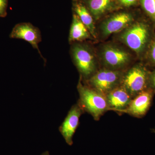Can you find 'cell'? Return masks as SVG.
Wrapping results in <instances>:
<instances>
[{
  "mask_svg": "<svg viewBox=\"0 0 155 155\" xmlns=\"http://www.w3.org/2000/svg\"><path fill=\"white\" fill-rule=\"evenodd\" d=\"M132 17L130 14L119 13L108 19L103 24L102 31L104 35L119 32L125 28L132 21Z\"/></svg>",
  "mask_w": 155,
  "mask_h": 155,
  "instance_id": "obj_10",
  "label": "cell"
},
{
  "mask_svg": "<svg viewBox=\"0 0 155 155\" xmlns=\"http://www.w3.org/2000/svg\"><path fill=\"white\" fill-rule=\"evenodd\" d=\"M74 1H76V0H74Z\"/></svg>",
  "mask_w": 155,
  "mask_h": 155,
  "instance_id": "obj_21",
  "label": "cell"
},
{
  "mask_svg": "<svg viewBox=\"0 0 155 155\" xmlns=\"http://www.w3.org/2000/svg\"><path fill=\"white\" fill-rule=\"evenodd\" d=\"M153 97L152 92L150 91L141 92L132 99L125 112L135 117L143 116L149 109Z\"/></svg>",
  "mask_w": 155,
  "mask_h": 155,
  "instance_id": "obj_8",
  "label": "cell"
},
{
  "mask_svg": "<svg viewBox=\"0 0 155 155\" xmlns=\"http://www.w3.org/2000/svg\"><path fill=\"white\" fill-rule=\"evenodd\" d=\"M151 57L153 61L155 63V41L152 46L151 50Z\"/></svg>",
  "mask_w": 155,
  "mask_h": 155,
  "instance_id": "obj_18",
  "label": "cell"
},
{
  "mask_svg": "<svg viewBox=\"0 0 155 155\" xmlns=\"http://www.w3.org/2000/svg\"><path fill=\"white\" fill-rule=\"evenodd\" d=\"M148 35L146 26L143 23H137L126 30L122 35V38L130 49L139 53L144 48Z\"/></svg>",
  "mask_w": 155,
  "mask_h": 155,
  "instance_id": "obj_6",
  "label": "cell"
},
{
  "mask_svg": "<svg viewBox=\"0 0 155 155\" xmlns=\"http://www.w3.org/2000/svg\"><path fill=\"white\" fill-rule=\"evenodd\" d=\"M151 81L153 86L155 87V72L153 74L152 76Z\"/></svg>",
  "mask_w": 155,
  "mask_h": 155,
  "instance_id": "obj_19",
  "label": "cell"
},
{
  "mask_svg": "<svg viewBox=\"0 0 155 155\" xmlns=\"http://www.w3.org/2000/svg\"><path fill=\"white\" fill-rule=\"evenodd\" d=\"M146 71L142 67L136 66L131 68L123 78V87L133 98L146 87Z\"/></svg>",
  "mask_w": 155,
  "mask_h": 155,
  "instance_id": "obj_4",
  "label": "cell"
},
{
  "mask_svg": "<svg viewBox=\"0 0 155 155\" xmlns=\"http://www.w3.org/2000/svg\"><path fill=\"white\" fill-rule=\"evenodd\" d=\"M10 38L24 40L29 43L44 60L39 49L38 44L41 41V35L38 28L28 22H22L15 25L10 33Z\"/></svg>",
  "mask_w": 155,
  "mask_h": 155,
  "instance_id": "obj_5",
  "label": "cell"
},
{
  "mask_svg": "<svg viewBox=\"0 0 155 155\" xmlns=\"http://www.w3.org/2000/svg\"><path fill=\"white\" fill-rule=\"evenodd\" d=\"M120 78L117 71L104 69L93 75L89 82L93 89L106 96L116 87Z\"/></svg>",
  "mask_w": 155,
  "mask_h": 155,
  "instance_id": "obj_3",
  "label": "cell"
},
{
  "mask_svg": "<svg viewBox=\"0 0 155 155\" xmlns=\"http://www.w3.org/2000/svg\"><path fill=\"white\" fill-rule=\"evenodd\" d=\"M77 88L79 95L78 104L83 111L90 114L95 120H98L106 111L110 110L106 96L84 86L80 81Z\"/></svg>",
  "mask_w": 155,
  "mask_h": 155,
  "instance_id": "obj_1",
  "label": "cell"
},
{
  "mask_svg": "<svg viewBox=\"0 0 155 155\" xmlns=\"http://www.w3.org/2000/svg\"><path fill=\"white\" fill-rule=\"evenodd\" d=\"M50 155L49 152L48 151H47L44 152H43L41 154V155Z\"/></svg>",
  "mask_w": 155,
  "mask_h": 155,
  "instance_id": "obj_20",
  "label": "cell"
},
{
  "mask_svg": "<svg viewBox=\"0 0 155 155\" xmlns=\"http://www.w3.org/2000/svg\"><path fill=\"white\" fill-rule=\"evenodd\" d=\"M74 11L90 33L95 37V28L93 19L86 7L81 3H76L74 5Z\"/></svg>",
  "mask_w": 155,
  "mask_h": 155,
  "instance_id": "obj_13",
  "label": "cell"
},
{
  "mask_svg": "<svg viewBox=\"0 0 155 155\" xmlns=\"http://www.w3.org/2000/svg\"><path fill=\"white\" fill-rule=\"evenodd\" d=\"M72 54L75 65L84 77L90 76L94 72L95 64L92 53L87 47L76 44L72 47Z\"/></svg>",
  "mask_w": 155,
  "mask_h": 155,
  "instance_id": "obj_2",
  "label": "cell"
},
{
  "mask_svg": "<svg viewBox=\"0 0 155 155\" xmlns=\"http://www.w3.org/2000/svg\"><path fill=\"white\" fill-rule=\"evenodd\" d=\"M89 37V31L76 14H74L70 32L69 41H82Z\"/></svg>",
  "mask_w": 155,
  "mask_h": 155,
  "instance_id": "obj_12",
  "label": "cell"
},
{
  "mask_svg": "<svg viewBox=\"0 0 155 155\" xmlns=\"http://www.w3.org/2000/svg\"><path fill=\"white\" fill-rule=\"evenodd\" d=\"M103 56L106 64L114 68L122 67L129 61V55L126 52L112 47L105 49Z\"/></svg>",
  "mask_w": 155,
  "mask_h": 155,
  "instance_id": "obj_11",
  "label": "cell"
},
{
  "mask_svg": "<svg viewBox=\"0 0 155 155\" xmlns=\"http://www.w3.org/2000/svg\"><path fill=\"white\" fill-rule=\"evenodd\" d=\"M113 0H87V6L96 19L99 18L109 9Z\"/></svg>",
  "mask_w": 155,
  "mask_h": 155,
  "instance_id": "obj_14",
  "label": "cell"
},
{
  "mask_svg": "<svg viewBox=\"0 0 155 155\" xmlns=\"http://www.w3.org/2000/svg\"><path fill=\"white\" fill-rule=\"evenodd\" d=\"M121 4L124 6L128 7L134 5L137 0H119Z\"/></svg>",
  "mask_w": 155,
  "mask_h": 155,
  "instance_id": "obj_17",
  "label": "cell"
},
{
  "mask_svg": "<svg viewBox=\"0 0 155 155\" xmlns=\"http://www.w3.org/2000/svg\"><path fill=\"white\" fill-rule=\"evenodd\" d=\"M8 0H0V17H5L7 15Z\"/></svg>",
  "mask_w": 155,
  "mask_h": 155,
  "instance_id": "obj_16",
  "label": "cell"
},
{
  "mask_svg": "<svg viewBox=\"0 0 155 155\" xmlns=\"http://www.w3.org/2000/svg\"><path fill=\"white\" fill-rule=\"evenodd\" d=\"M83 111L78 103L72 106L59 128L65 141L69 146L73 144V136L79 125Z\"/></svg>",
  "mask_w": 155,
  "mask_h": 155,
  "instance_id": "obj_7",
  "label": "cell"
},
{
  "mask_svg": "<svg viewBox=\"0 0 155 155\" xmlns=\"http://www.w3.org/2000/svg\"><path fill=\"white\" fill-rule=\"evenodd\" d=\"M141 3L145 11L155 21V0H141Z\"/></svg>",
  "mask_w": 155,
  "mask_h": 155,
  "instance_id": "obj_15",
  "label": "cell"
},
{
  "mask_svg": "<svg viewBox=\"0 0 155 155\" xmlns=\"http://www.w3.org/2000/svg\"><path fill=\"white\" fill-rule=\"evenodd\" d=\"M110 110L125 111L132 97L123 87H116L106 95Z\"/></svg>",
  "mask_w": 155,
  "mask_h": 155,
  "instance_id": "obj_9",
  "label": "cell"
}]
</instances>
